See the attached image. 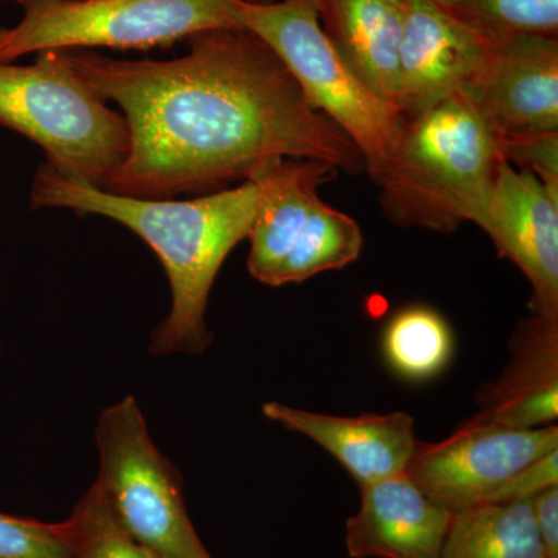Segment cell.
<instances>
[{
    "label": "cell",
    "instance_id": "12",
    "mask_svg": "<svg viewBox=\"0 0 558 558\" xmlns=\"http://www.w3.org/2000/svg\"><path fill=\"white\" fill-rule=\"evenodd\" d=\"M263 414L317 442L348 470L360 488L405 472L418 444L414 418L403 411L347 417L267 402Z\"/></svg>",
    "mask_w": 558,
    "mask_h": 558
},
{
    "label": "cell",
    "instance_id": "27",
    "mask_svg": "<svg viewBox=\"0 0 558 558\" xmlns=\"http://www.w3.org/2000/svg\"><path fill=\"white\" fill-rule=\"evenodd\" d=\"M245 2L269 3L275 2V0H245Z\"/></svg>",
    "mask_w": 558,
    "mask_h": 558
},
{
    "label": "cell",
    "instance_id": "20",
    "mask_svg": "<svg viewBox=\"0 0 558 558\" xmlns=\"http://www.w3.org/2000/svg\"><path fill=\"white\" fill-rule=\"evenodd\" d=\"M54 529L72 558H165L121 526L97 483Z\"/></svg>",
    "mask_w": 558,
    "mask_h": 558
},
{
    "label": "cell",
    "instance_id": "1",
    "mask_svg": "<svg viewBox=\"0 0 558 558\" xmlns=\"http://www.w3.org/2000/svg\"><path fill=\"white\" fill-rule=\"evenodd\" d=\"M189 39V53L170 61L64 51L75 75L102 101L119 105L126 121V157L102 189L171 199L248 180L279 159L365 170L354 143L312 108L263 40L242 28Z\"/></svg>",
    "mask_w": 558,
    "mask_h": 558
},
{
    "label": "cell",
    "instance_id": "16",
    "mask_svg": "<svg viewBox=\"0 0 558 558\" xmlns=\"http://www.w3.org/2000/svg\"><path fill=\"white\" fill-rule=\"evenodd\" d=\"M317 9L323 31L341 60L396 108L403 0H317Z\"/></svg>",
    "mask_w": 558,
    "mask_h": 558
},
{
    "label": "cell",
    "instance_id": "19",
    "mask_svg": "<svg viewBox=\"0 0 558 558\" xmlns=\"http://www.w3.org/2000/svg\"><path fill=\"white\" fill-rule=\"evenodd\" d=\"M363 233L351 216L319 201L303 233L282 263L275 288L299 284L323 271L343 269L359 259Z\"/></svg>",
    "mask_w": 558,
    "mask_h": 558
},
{
    "label": "cell",
    "instance_id": "10",
    "mask_svg": "<svg viewBox=\"0 0 558 558\" xmlns=\"http://www.w3.org/2000/svg\"><path fill=\"white\" fill-rule=\"evenodd\" d=\"M473 223L494 241L499 256L515 264L532 286V315L558 319V199L537 175L498 168L494 189Z\"/></svg>",
    "mask_w": 558,
    "mask_h": 558
},
{
    "label": "cell",
    "instance_id": "23",
    "mask_svg": "<svg viewBox=\"0 0 558 558\" xmlns=\"http://www.w3.org/2000/svg\"><path fill=\"white\" fill-rule=\"evenodd\" d=\"M502 156L509 163L537 175L545 189L558 199V134L501 142Z\"/></svg>",
    "mask_w": 558,
    "mask_h": 558
},
{
    "label": "cell",
    "instance_id": "14",
    "mask_svg": "<svg viewBox=\"0 0 558 558\" xmlns=\"http://www.w3.org/2000/svg\"><path fill=\"white\" fill-rule=\"evenodd\" d=\"M328 161L279 159L259 168L248 180L258 186V207L250 229V275L275 288L282 263L296 244L315 205L318 186L336 175Z\"/></svg>",
    "mask_w": 558,
    "mask_h": 558
},
{
    "label": "cell",
    "instance_id": "17",
    "mask_svg": "<svg viewBox=\"0 0 558 558\" xmlns=\"http://www.w3.org/2000/svg\"><path fill=\"white\" fill-rule=\"evenodd\" d=\"M440 558H546L531 501L484 502L454 512Z\"/></svg>",
    "mask_w": 558,
    "mask_h": 558
},
{
    "label": "cell",
    "instance_id": "26",
    "mask_svg": "<svg viewBox=\"0 0 558 558\" xmlns=\"http://www.w3.org/2000/svg\"><path fill=\"white\" fill-rule=\"evenodd\" d=\"M439 5L446 7V9H453L454 5L459 2V0H435Z\"/></svg>",
    "mask_w": 558,
    "mask_h": 558
},
{
    "label": "cell",
    "instance_id": "24",
    "mask_svg": "<svg viewBox=\"0 0 558 558\" xmlns=\"http://www.w3.org/2000/svg\"><path fill=\"white\" fill-rule=\"evenodd\" d=\"M556 486H558V449L529 462L519 472L513 473L502 486L495 490L487 502L531 501L542 492Z\"/></svg>",
    "mask_w": 558,
    "mask_h": 558
},
{
    "label": "cell",
    "instance_id": "9",
    "mask_svg": "<svg viewBox=\"0 0 558 558\" xmlns=\"http://www.w3.org/2000/svg\"><path fill=\"white\" fill-rule=\"evenodd\" d=\"M501 142L558 134V40L495 39L483 68L459 92Z\"/></svg>",
    "mask_w": 558,
    "mask_h": 558
},
{
    "label": "cell",
    "instance_id": "2",
    "mask_svg": "<svg viewBox=\"0 0 558 558\" xmlns=\"http://www.w3.org/2000/svg\"><path fill=\"white\" fill-rule=\"evenodd\" d=\"M253 180L196 199L131 197L92 185L44 163L36 172L32 208H65L113 219L159 256L170 279V315L154 330L150 352L202 354L213 336L205 322L209 292L233 248L248 238L258 207Z\"/></svg>",
    "mask_w": 558,
    "mask_h": 558
},
{
    "label": "cell",
    "instance_id": "13",
    "mask_svg": "<svg viewBox=\"0 0 558 558\" xmlns=\"http://www.w3.org/2000/svg\"><path fill=\"white\" fill-rule=\"evenodd\" d=\"M362 490L359 512L347 523L352 558H440L451 517L405 472Z\"/></svg>",
    "mask_w": 558,
    "mask_h": 558
},
{
    "label": "cell",
    "instance_id": "7",
    "mask_svg": "<svg viewBox=\"0 0 558 558\" xmlns=\"http://www.w3.org/2000/svg\"><path fill=\"white\" fill-rule=\"evenodd\" d=\"M97 486L121 526L165 558H213L183 499L182 476L150 439L132 396L102 410Z\"/></svg>",
    "mask_w": 558,
    "mask_h": 558
},
{
    "label": "cell",
    "instance_id": "18",
    "mask_svg": "<svg viewBox=\"0 0 558 558\" xmlns=\"http://www.w3.org/2000/svg\"><path fill=\"white\" fill-rule=\"evenodd\" d=\"M389 368L403 379L439 376L453 355V333L447 319L427 306L407 307L387 325L381 339Z\"/></svg>",
    "mask_w": 558,
    "mask_h": 558
},
{
    "label": "cell",
    "instance_id": "5",
    "mask_svg": "<svg viewBox=\"0 0 558 558\" xmlns=\"http://www.w3.org/2000/svg\"><path fill=\"white\" fill-rule=\"evenodd\" d=\"M0 124L38 143L47 163L102 189L128 154L126 121L75 75L64 51L0 62Z\"/></svg>",
    "mask_w": 558,
    "mask_h": 558
},
{
    "label": "cell",
    "instance_id": "21",
    "mask_svg": "<svg viewBox=\"0 0 558 558\" xmlns=\"http://www.w3.org/2000/svg\"><path fill=\"white\" fill-rule=\"evenodd\" d=\"M450 11L488 39L517 35L557 38L558 0H459Z\"/></svg>",
    "mask_w": 558,
    "mask_h": 558
},
{
    "label": "cell",
    "instance_id": "4",
    "mask_svg": "<svg viewBox=\"0 0 558 558\" xmlns=\"http://www.w3.org/2000/svg\"><path fill=\"white\" fill-rule=\"evenodd\" d=\"M230 9L238 27L274 50L312 108L354 143L365 171L381 189L395 170L407 119L341 60L323 31L317 0H231Z\"/></svg>",
    "mask_w": 558,
    "mask_h": 558
},
{
    "label": "cell",
    "instance_id": "8",
    "mask_svg": "<svg viewBox=\"0 0 558 558\" xmlns=\"http://www.w3.org/2000/svg\"><path fill=\"white\" fill-rule=\"evenodd\" d=\"M556 449L557 425L509 428L473 416L440 442H418L405 473L454 513L484 505L513 473Z\"/></svg>",
    "mask_w": 558,
    "mask_h": 558
},
{
    "label": "cell",
    "instance_id": "28",
    "mask_svg": "<svg viewBox=\"0 0 558 558\" xmlns=\"http://www.w3.org/2000/svg\"><path fill=\"white\" fill-rule=\"evenodd\" d=\"M14 2L25 3V2H31V0H14Z\"/></svg>",
    "mask_w": 558,
    "mask_h": 558
},
{
    "label": "cell",
    "instance_id": "15",
    "mask_svg": "<svg viewBox=\"0 0 558 558\" xmlns=\"http://www.w3.org/2000/svg\"><path fill=\"white\" fill-rule=\"evenodd\" d=\"M480 421L509 428L556 425L558 417V319L532 315L510 344V362L480 395Z\"/></svg>",
    "mask_w": 558,
    "mask_h": 558
},
{
    "label": "cell",
    "instance_id": "11",
    "mask_svg": "<svg viewBox=\"0 0 558 558\" xmlns=\"http://www.w3.org/2000/svg\"><path fill=\"white\" fill-rule=\"evenodd\" d=\"M494 39L435 0H403L396 108L407 121L464 89Z\"/></svg>",
    "mask_w": 558,
    "mask_h": 558
},
{
    "label": "cell",
    "instance_id": "6",
    "mask_svg": "<svg viewBox=\"0 0 558 558\" xmlns=\"http://www.w3.org/2000/svg\"><path fill=\"white\" fill-rule=\"evenodd\" d=\"M231 0H31L0 27V62L43 51L149 50L202 32L240 28Z\"/></svg>",
    "mask_w": 558,
    "mask_h": 558
},
{
    "label": "cell",
    "instance_id": "22",
    "mask_svg": "<svg viewBox=\"0 0 558 558\" xmlns=\"http://www.w3.org/2000/svg\"><path fill=\"white\" fill-rule=\"evenodd\" d=\"M0 558H72L54 524L0 513Z\"/></svg>",
    "mask_w": 558,
    "mask_h": 558
},
{
    "label": "cell",
    "instance_id": "25",
    "mask_svg": "<svg viewBox=\"0 0 558 558\" xmlns=\"http://www.w3.org/2000/svg\"><path fill=\"white\" fill-rule=\"evenodd\" d=\"M531 506L546 558H558V486L531 499Z\"/></svg>",
    "mask_w": 558,
    "mask_h": 558
},
{
    "label": "cell",
    "instance_id": "3",
    "mask_svg": "<svg viewBox=\"0 0 558 558\" xmlns=\"http://www.w3.org/2000/svg\"><path fill=\"white\" fill-rule=\"evenodd\" d=\"M501 143L462 94L407 121L381 204L400 226L436 231L473 222L494 189Z\"/></svg>",
    "mask_w": 558,
    "mask_h": 558
}]
</instances>
